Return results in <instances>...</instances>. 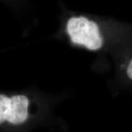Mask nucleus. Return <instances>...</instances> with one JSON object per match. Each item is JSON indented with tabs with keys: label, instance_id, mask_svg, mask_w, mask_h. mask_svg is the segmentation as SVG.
I'll list each match as a JSON object with an SVG mask.
<instances>
[{
	"label": "nucleus",
	"instance_id": "obj_1",
	"mask_svg": "<svg viewBox=\"0 0 132 132\" xmlns=\"http://www.w3.org/2000/svg\"><path fill=\"white\" fill-rule=\"evenodd\" d=\"M67 31L72 42L85 45L90 50L100 49L103 45L98 25L83 16L71 18L67 23Z\"/></svg>",
	"mask_w": 132,
	"mask_h": 132
},
{
	"label": "nucleus",
	"instance_id": "obj_2",
	"mask_svg": "<svg viewBox=\"0 0 132 132\" xmlns=\"http://www.w3.org/2000/svg\"><path fill=\"white\" fill-rule=\"evenodd\" d=\"M28 99L24 95H17L11 97L7 121L14 125L23 123L28 118Z\"/></svg>",
	"mask_w": 132,
	"mask_h": 132
},
{
	"label": "nucleus",
	"instance_id": "obj_3",
	"mask_svg": "<svg viewBox=\"0 0 132 132\" xmlns=\"http://www.w3.org/2000/svg\"><path fill=\"white\" fill-rule=\"evenodd\" d=\"M11 98L6 95L0 94V123L6 120L9 114Z\"/></svg>",
	"mask_w": 132,
	"mask_h": 132
},
{
	"label": "nucleus",
	"instance_id": "obj_4",
	"mask_svg": "<svg viewBox=\"0 0 132 132\" xmlns=\"http://www.w3.org/2000/svg\"><path fill=\"white\" fill-rule=\"evenodd\" d=\"M127 75L128 77L132 80V59L130 61L129 65H128V69H127Z\"/></svg>",
	"mask_w": 132,
	"mask_h": 132
}]
</instances>
